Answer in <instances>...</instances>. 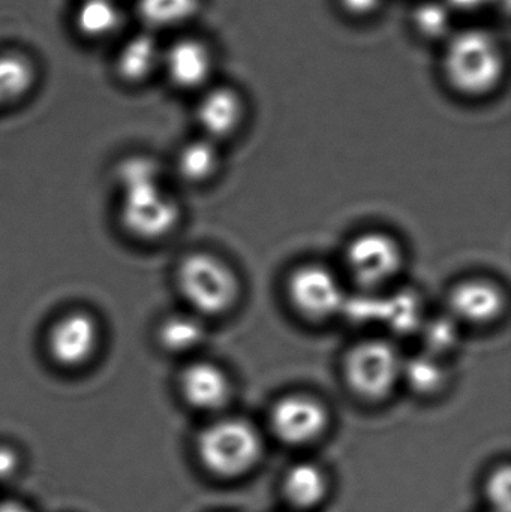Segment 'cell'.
<instances>
[{"label": "cell", "mask_w": 511, "mask_h": 512, "mask_svg": "<svg viewBox=\"0 0 511 512\" xmlns=\"http://www.w3.org/2000/svg\"><path fill=\"white\" fill-rule=\"evenodd\" d=\"M0 512H32L18 502H0Z\"/></svg>", "instance_id": "f1b7e54d"}, {"label": "cell", "mask_w": 511, "mask_h": 512, "mask_svg": "<svg viewBox=\"0 0 511 512\" xmlns=\"http://www.w3.org/2000/svg\"><path fill=\"white\" fill-rule=\"evenodd\" d=\"M417 29L429 38L444 35L450 26V15L446 6L438 2H426L414 14Z\"/></svg>", "instance_id": "cb8c5ba5"}, {"label": "cell", "mask_w": 511, "mask_h": 512, "mask_svg": "<svg viewBox=\"0 0 511 512\" xmlns=\"http://www.w3.org/2000/svg\"><path fill=\"white\" fill-rule=\"evenodd\" d=\"M198 0H137L141 20L152 29L179 26L197 11Z\"/></svg>", "instance_id": "7402d4cb"}, {"label": "cell", "mask_w": 511, "mask_h": 512, "mask_svg": "<svg viewBox=\"0 0 511 512\" xmlns=\"http://www.w3.org/2000/svg\"><path fill=\"white\" fill-rule=\"evenodd\" d=\"M159 65H162V50L150 33L132 36L117 54L116 71L126 83H143Z\"/></svg>", "instance_id": "5bb4252c"}, {"label": "cell", "mask_w": 511, "mask_h": 512, "mask_svg": "<svg viewBox=\"0 0 511 512\" xmlns=\"http://www.w3.org/2000/svg\"><path fill=\"white\" fill-rule=\"evenodd\" d=\"M287 292L294 309L311 321L338 315L347 298L339 277L320 264L297 267L288 277Z\"/></svg>", "instance_id": "ba28073f"}, {"label": "cell", "mask_w": 511, "mask_h": 512, "mask_svg": "<svg viewBox=\"0 0 511 512\" xmlns=\"http://www.w3.org/2000/svg\"><path fill=\"white\" fill-rule=\"evenodd\" d=\"M179 388L191 408L204 412L224 408L233 390L227 373L209 361H195L185 367L180 373Z\"/></svg>", "instance_id": "8fae6325"}, {"label": "cell", "mask_w": 511, "mask_h": 512, "mask_svg": "<svg viewBox=\"0 0 511 512\" xmlns=\"http://www.w3.org/2000/svg\"><path fill=\"white\" fill-rule=\"evenodd\" d=\"M404 264L401 245L392 236L369 231L354 237L345 249V267L357 285L381 288L392 282Z\"/></svg>", "instance_id": "52a82bcc"}, {"label": "cell", "mask_w": 511, "mask_h": 512, "mask_svg": "<svg viewBox=\"0 0 511 512\" xmlns=\"http://www.w3.org/2000/svg\"><path fill=\"white\" fill-rule=\"evenodd\" d=\"M444 69L456 90L467 95H482L500 80L503 56L489 33L467 30L456 35L447 47Z\"/></svg>", "instance_id": "277c9868"}, {"label": "cell", "mask_w": 511, "mask_h": 512, "mask_svg": "<svg viewBox=\"0 0 511 512\" xmlns=\"http://www.w3.org/2000/svg\"><path fill=\"white\" fill-rule=\"evenodd\" d=\"M243 116L242 101L230 89H215L207 93L198 105L197 119L206 138L215 141L236 131Z\"/></svg>", "instance_id": "4fadbf2b"}, {"label": "cell", "mask_w": 511, "mask_h": 512, "mask_svg": "<svg viewBox=\"0 0 511 512\" xmlns=\"http://www.w3.org/2000/svg\"><path fill=\"white\" fill-rule=\"evenodd\" d=\"M402 379L413 388L416 393L431 396L438 393L446 385V367L440 363V358L423 352L410 360H404L402 366Z\"/></svg>", "instance_id": "44dd1931"}, {"label": "cell", "mask_w": 511, "mask_h": 512, "mask_svg": "<svg viewBox=\"0 0 511 512\" xmlns=\"http://www.w3.org/2000/svg\"><path fill=\"white\" fill-rule=\"evenodd\" d=\"M404 358L393 343L369 339L345 357L344 373L351 390L365 400H383L402 379Z\"/></svg>", "instance_id": "5b68a950"}, {"label": "cell", "mask_w": 511, "mask_h": 512, "mask_svg": "<svg viewBox=\"0 0 511 512\" xmlns=\"http://www.w3.org/2000/svg\"><path fill=\"white\" fill-rule=\"evenodd\" d=\"M177 173L189 183L212 179L219 168V152L209 138L191 141L180 149L176 158Z\"/></svg>", "instance_id": "d6986e66"}, {"label": "cell", "mask_w": 511, "mask_h": 512, "mask_svg": "<svg viewBox=\"0 0 511 512\" xmlns=\"http://www.w3.org/2000/svg\"><path fill=\"white\" fill-rule=\"evenodd\" d=\"M380 321L389 325L396 333H411L423 327V310L419 297L414 292H396L381 300Z\"/></svg>", "instance_id": "ffe728a7"}, {"label": "cell", "mask_w": 511, "mask_h": 512, "mask_svg": "<svg viewBox=\"0 0 511 512\" xmlns=\"http://www.w3.org/2000/svg\"><path fill=\"white\" fill-rule=\"evenodd\" d=\"M102 343L99 319L86 309L57 316L45 333V351L54 366L78 370L92 363Z\"/></svg>", "instance_id": "8992f818"}, {"label": "cell", "mask_w": 511, "mask_h": 512, "mask_svg": "<svg viewBox=\"0 0 511 512\" xmlns=\"http://www.w3.org/2000/svg\"><path fill=\"white\" fill-rule=\"evenodd\" d=\"M197 453L207 471L222 478L251 471L263 453V441L252 424L237 418L215 421L198 436Z\"/></svg>", "instance_id": "3957f363"}, {"label": "cell", "mask_w": 511, "mask_h": 512, "mask_svg": "<svg viewBox=\"0 0 511 512\" xmlns=\"http://www.w3.org/2000/svg\"><path fill=\"white\" fill-rule=\"evenodd\" d=\"M425 336L426 352L435 357L446 354L458 342V321L452 316H441L426 322L422 327Z\"/></svg>", "instance_id": "603a6c76"}, {"label": "cell", "mask_w": 511, "mask_h": 512, "mask_svg": "<svg viewBox=\"0 0 511 512\" xmlns=\"http://www.w3.org/2000/svg\"><path fill=\"white\" fill-rule=\"evenodd\" d=\"M450 6L458 9H474L479 8L485 3V0H447Z\"/></svg>", "instance_id": "83f0119b"}, {"label": "cell", "mask_w": 511, "mask_h": 512, "mask_svg": "<svg viewBox=\"0 0 511 512\" xmlns=\"http://www.w3.org/2000/svg\"><path fill=\"white\" fill-rule=\"evenodd\" d=\"M206 337L201 316L191 313H173L159 322L156 339L162 349L171 354H185L203 343Z\"/></svg>", "instance_id": "2e32d148"}, {"label": "cell", "mask_w": 511, "mask_h": 512, "mask_svg": "<svg viewBox=\"0 0 511 512\" xmlns=\"http://www.w3.org/2000/svg\"><path fill=\"white\" fill-rule=\"evenodd\" d=\"M284 492L288 501L296 507L312 508L326 496L327 480L318 466L299 463L285 475Z\"/></svg>", "instance_id": "ac0fdd59"}, {"label": "cell", "mask_w": 511, "mask_h": 512, "mask_svg": "<svg viewBox=\"0 0 511 512\" xmlns=\"http://www.w3.org/2000/svg\"><path fill=\"white\" fill-rule=\"evenodd\" d=\"M506 295L497 283L468 279L458 283L449 295L450 316L470 325H486L506 310Z\"/></svg>", "instance_id": "30bf717a"}, {"label": "cell", "mask_w": 511, "mask_h": 512, "mask_svg": "<svg viewBox=\"0 0 511 512\" xmlns=\"http://www.w3.org/2000/svg\"><path fill=\"white\" fill-rule=\"evenodd\" d=\"M75 29L84 38L99 41L122 26V9L116 0H81L75 9Z\"/></svg>", "instance_id": "e0dca14e"}, {"label": "cell", "mask_w": 511, "mask_h": 512, "mask_svg": "<svg viewBox=\"0 0 511 512\" xmlns=\"http://www.w3.org/2000/svg\"><path fill=\"white\" fill-rule=\"evenodd\" d=\"M380 2L381 0H342V5L353 14L363 15L374 11Z\"/></svg>", "instance_id": "4316f807"}, {"label": "cell", "mask_w": 511, "mask_h": 512, "mask_svg": "<svg viewBox=\"0 0 511 512\" xmlns=\"http://www.w3.org/2000/svg\"><path fill=\"white\" fill-rule=\"evenodd\" d=\"M488 499L497 512H510V471L498 469L488 483Z\"/></svg>", "instance_id": "d4e9b609"}, {"label": "cell", "mask_w": 511, "mask_h": 512, "mask_svg": "<svg viewBox=\"0 0 511 512\" xmlns=\"http://www.w3.org/2000/svg\"><path fill=\"white\" fill-rule=\"evenodd\" d=\"M329 414L317 399L305 394H290L273 405L270 427L279 441L305 445L323 435Z\"/></svg>", "instance_id": "9c48e42d"}, {"label": "cell", "mask_w": 511, "mask_h": 512, "mask_svg": "<svg viewBox=\"0 0 511 512\" xmlns=\"http://www.w3.org/2000/svg\"><path fill=\"white\" fill-rule=\"evenodd\" d=\"M20 468V457L9 445H0V481L14 477Z\"/></svg>", "instance_id": "484cf974"}, {"label": "cell", "mask_w": 511, "mask_h": 512, "mask_svg": "<svg viewBox=\"0 0 511 512\" xmlns=\"http://www.w3.org/2000/svg\"><path fill=\"white\" fill-rule=\"evenodd\" d=\"M176 285L191 312L201 318L224 315L237 303L240 294L233 268L206 252H195L180 261Z\"/></svg>", "instance_id": "7a4b0ae2"}, {"label": "cell", "mask_w": 511, "mask_h": 512, "mask_svg": "<svg viewBox=\"0 0 511 512\" xmlns=\"http://www.w3.org/2000/svg\"><path fill=\"white\" fill-rule=\"evenodd\" d=\"M120 227L138 242H159L180 222V207L162 180L159 165L147 156L123 159L116 168Z\"/></svg>", "instance_id": "6da1fadb"}, {"label": "cell", "mask_w": 511, "mask_h": 512, "mask_svg": "<svg viewBox=\"0 0 511 512\" xmlns=\"http://www.w3.org/2000/svg\"><path fill=\"white\" fill-rule=\"evenodd\" d=\"M168 78L180 89H194L209 77L212 68L209 50L197 39H180L162 53Z\"/></svg>", "instance_id": "7c38bea8"}, {"label": "cell", "mask_w": 511, "mask_h": 512, "mask_svg": "<svg viewBox=\"0 0 511 512\" xmlns=\"http://www.w3.org/2000/svg\"><path fill=\"white\" fill-rule=\"evenodd\" d=\"M36 83V68L29 57L15 51L0 53V110L23 101Z\"/></svg>", "instance_id": "9a60e30c"}]
</instances>
